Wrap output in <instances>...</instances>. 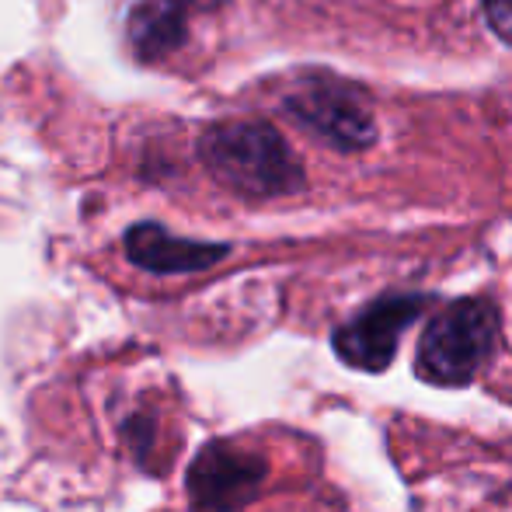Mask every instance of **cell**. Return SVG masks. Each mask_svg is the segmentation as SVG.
Here are the masks:
<instances>
[{
    "label": "cell",
    "instance_id": "obj_1",
    "mask_svg": "<svg viewBox=\"0 0 512 512\" xmlns=\"http://www.w3.org/2000/svg\"><path fill=\"white\" fill-rule=\"evenodd\" d=\"M199 157L223 189L248 199L290 196L304 185V168L269 122H220L203 133Z\"/></svg>",
    "mask_w": 512,
    "mask_h": 512
},
{
    "label": "cell",
    "instance_id": "obj_2",
    "mask_svg": "<svg viewBox=\"0 0 512 512\" xmlns=\"http://www.w3.org/2000/svg\"><path fill=\"white\" fill-rule=\"evenodd\" d=\"M495 345H499V310L492 300H457L425 324L415 352V373L425 384L464 387L492 359Z\"/></svg>",
    "mask_w": 512,
    "mask_h": 512
},
{
    "label": "cell",
    "instance_id": "obj_3",
    "mask_svg": "<svg viewBox=\"0 0 512 512\" xmlns=\"http://www.w3.org/2000/svg\"><path fill=\"white\" fill-rule=\"evenodd\" d=\"M429 300L422 293H391V297L373 300L370 307L359 310L352 321H345L335 331V352L342 363L363 373H384L394 363L398 352V338L415 321Z\"/></svg>",
    "mask_w": 512,
    "mask_h": 512
},
{
    "label": "cell",
    "instance_id": "obj_4",
    "mask_svg": "<svg viewBox=\"0 0 512 512\" xmlns=\"http://www.w3.org/2000/svg\"><path fill=\"white\" fill-rule=\"evenodd\" d=\"M286 112L300 122L304 129L324 140L335 150H366L377 136L373 115L366 112L363 102L356 98V91L335 84L328 77L317 81H304L290 98H286Z\"/></svg>",
    "mask_w": 512,
    "mask_h": 512
},
{
    "label": "cell",
    "instance_id": "obj_5",
    "mask_svg": "<svg viewBox=\"0 0 512 512\" xmlns=\"http://www.w3.org/2000/svg\"><path fill=\"white\" fill-rule=\"evenodd\" d=\"M265 481V460L234 443H206L189 467V499L199 512H234L248 506Z\"/></svg>",
    "mask_w": 512,
    "mask_h": 512
},
{
    "label": "cell",
    "instance_id": "obj_6",
    "mask_svg": "<svg viewBox=\"0 0 512 512\" xmlns=\"http://www.w3.org/2000/svg\"><path fill=\"white\" fill-rule=\"evenodd\" d=\"M126 258L143 272L154 276H185V272H203L209 265L227 258V244H209V241H189V237H175L171 230L157 227V223H136L126 230Z\"/></svg>",
    "mask_w": 512,
    "mask_h": 512
},
{
    "label": "cell",
    "instance_id": "obj_7",
    "mask_svg": "<svg viewBox=\"0 0 512 512\" xmlns=\"http://www.w3.org/2000/svg\"><path fill=\"white\" fill-rule=\"evenodd\" d=\"M129 46L143 60L168 56L185 39V4L182 0H136L126 14Z\"/></svg>",
    "mask_w": 512,
    "mask_h": 512
},
{
    "label": "cell",
    "instance_id": "obj_8",
    "mask_svg": "<svg viewBox=\"0 0 512 512\" xmlns=\"http://www.w3.org/2000/svg\"><path fill=\"white\" fill-rule=\"evenodd\" d=\"M485 18L492 25V32L506 46H512V0H485Z\"/></svg>",
    "mask_w": 512,
    "mask_h": 512
},
{
    "label": "cell",
    "instance_id": "obj_9",
    "mask_svg": "<svg viewBox=\"0 0 512 512\" xmlns=\"http://www.w3.org/2000/svg\"><path fill=\"white\" fill-rule=\"evenodd\" d=\"M182 4H185V0H182Z\"/></svg>",
    "mask_w": 512,
    "mask_h": 512
}]
</instances>
